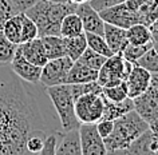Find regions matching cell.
Listing matches in <instances>:
<instances>
[{"label":"cell","mask_w":158,"mask_h":155,"mask_svg":"<svg viewBox=\"0 0 158 155\" xmlns=\"http://www.w3.org/2000/svg\"><path fill=\"white\" fill-rule=\"evenodd\" d=\"M157 155H158V151H157Z\"/></svg>","instance_id":"46"},{"label":"cell","mask_w":158,"mask_h":155,"mask_svg":"<svg viewBox=\"0 0 158 155\" xmlns=\"http://www.w3.org/2000/svg\"><path fill=\"white\" fill-rule=\"evenodd\" d=\"M103 94L89 92L75 99V114L79 123H97L103 116Z\"/></svg>","instance_id":"6"},{"label":"cell","mask_w":158,"mask_h":155,"mask_svg":"<svg viewBox=\"0 0 158 155\" xmlns=\"http://www.w3.org/2000/svg\"><path fill=\"white\" fill-rule=\"evenodd\" d=\"M44 130L40 108L12 68L0 66V155H23L32 133Z\"/></svg>","instance_id":"1"},{"label":"cell","mask_w":158,"mask_h":155,"mask_svg":"<svg viewBox=\"0 0 158 155\" xmlns=\"http://www.w3.org/2000/svg\"><path fill=\"white\" fill-rule=\"evenodd\" d=\"M47 2H51V3H66L69 0H47Z\"/></svg>","instance_id":"45"},{"label":"cell","mask_w":158,"mask_h":155,"mask_svg":"<svg viewBox=\"0 0 158 155\" xmlns=\"http://www.w3.org/2000/svg\"><path fill=\"white\" fill-rule=\"evenodd\" d=\"M153 47V42L152 43H148V44H141V46H135V44H129L125 47L123 51H122V56H123L125 60L127 62H131V63H135L138 59H139L142 55L146 54L148 51Z\"/></svg>","instance_id":"29"},{"label":"cell","mask_w":158,"mask_h":155,"mask_svg":"<svg viewBox=\"0 0 158 155\" xmlns=\"http://www.w3.org/2000/svg\"><path fill=\"white\" fill-rule=\"evenodd\" d=\"M75 12H77L79 15V18L82 19L85 32H93V34H98V35H102V36H103L105 20L102 19L99 12L93 8L89 2L78 4Z\"/></svg>","instance_id":"13"},{"label":"cell","mask_w":158,"mask_h":155,"mask_svg":"<svg viewBox=\"0 0 158 155\" xmlns=\"http://www.w3.org/2000/svg\"><path fill=\"white\" fill-rule=\"evenodd\" d=\"M20 16H22V43L39 38L38 27L35 24V22L30 16H27L24 12H20Z\"/></svg>","instance_id":"31"},{"label":"cell","mask_w":158,"mask_h":155,"mask_svg":"<svg viewBox=\"0 0 158 155\" xmlns=\"http://www.w3.org/2000/svg\"><path fill=\"white\" fill-rule=\"evenodd\" d=\"M103 38L113 54H121L125 47L129 44L127 36H126V28L110 24V23H105Z\"/></svg>","instance_id":"17"},{"label":"cell","mask_w":158,"mask_h":155,"mask_svg":"<svg viewBox=\"0 0 158 155\" xmlns=\"http://www.w3.org/2000/svg\"><path fill=\"white\" fill-rule=\"evenodd\" d=\"M150 86H152L154 90L158 91V72L152 74V80H150Z\"/></svg>","instance_id":"42"},{"label":"cell","mask_w":158,"mask_h":155,"mask_svg":"<svg viewBox=\"0 0 158 155\" xmlns=\"http://www.w3.org/2000/svg\"><path fill=\"white\" fill-rule=\"evenodd\" d=\"M106 56H103V55H101V54H98L95 52V51H93L91 48H86V51L83 54H82V56L78 59L79 62H82L83 64L86 66H89V67H91V68L94 70H97V71H99L101 70V67L103 66V63L106 62ZM77 62V60H75Z\"/></svg>","instance_id":"30"},{"label":"cell","mask_w":158,"mask_h":155,"mask_svg":"<svg viewBox=\"0 0 158 155\" xmlns=\"http://www.w3.org/2000/svg\"><path fill=\"white\" fill-rule=\"evenodd\" d=\"M134 63L125 60L122 54H113L111 56L106 59L103 66L98 71L97 82L102 87L115 86L125 82L127 75L133 68Z\"/></svg>","instance_id":"5"},{"label":"cell","mask_w":158,"mask_h":155,"mask_svg":"<svg viewBox=\"0 0 158 155\" xmlns=\"http://www.w3.org/2000/svg\"><path fill=\"white\" fill-rule=\"evenodd\" d=\"M149 28H150V32H152L153 40H157V39H158V19H157V20H154L152 24L149 26Z\"/></svg>","instance_id":"40"},{"label":"cell","mask_w":158,"mask_h":155,"mask_svg":"<svg viewBox=\"0 0 158 155\" xmlns=\"http://www.w3.org/2000/svg\"><path fill=\"white\" fill-rule=\"evenodd\" d=\"M77 6L70 2L51 3L47 0H38L26 11V15L35 22L39 38L48 35H60V23L66 15L75 12Z\"/></svg>","instance_id":"2"},{"label":"cell","mask_w":158,"mask_h":155,"mask_svg":"<svg viewBox=\"0 0 158 155\" xmlns=\"http://www.w3.org/2000/svg\"><path fill=\"white\" fill-rule=\"evenodd\" d=\"M10 67L12 68V71L18 75L20 79H23L27 83H31V84H38L40 83V74H42V67L35 66L31 62H28L27 59L23 56L20 50H16V54L11 62Z\"/></svg>","instance_id":"11"},{"label":"cell","mask_w":158,"mask_h":155,"mask_svg":"<svg viewBox=\"0 0 158 155\" xmlns=\"http://www.w3.org/2000/svg\"><path fill=\"white\" fill-rule=\"evenodd\" d=\"M60 141L56 146V155H82L81 138L79 130H69L63 134H59Z\"/></svg>","instance_id":"18"},{"label":"cell","mask_w":158,"mask_h":155,"mask_svg":"<svg viewBox=\"0 0 158 155\" xmlns=\"http://www.w3.org/2000/svg\"><path fill=\"white\" fill-rule=\"evenodd\" d=\"M126 4L139 15L141 23L150 26L158 19V0H125Z\"/></svg>","instance_id":"16"},{"label":"cell","mask_w":158,"mask_h":155,"mask_svg":"<svg viewBox=\"0 0 158 155\" xmlns=\"http://www.w3.org/2000/svg\"><path fill=\"white\" fill-rule=\"evenodd\" d=\"M69 2L73 3V4H75V6H78V4H82V3L89 2V0H69Z\"/></svg>","instance_id":"43"},{"label":"cell","mask_w":158,"mask_h":155,"mask_svg":"<svg viewBox=\"0 0 158 155\" xmlns=\"http://www.w3.org/2000/svg\"><path fill=\"white\" fill-rule=\"evenodd\" d=\"M158 151V141L153 137L152 130L145 131L138 137L127 149L123 150L122 155H138V154H156Z\"/></svg>","instance_id":"15"},{"label":"cell","mask_w":158,"mask_h":155,"mask_svg":"<svg viewBox=\"0 0 158 155\" xmlns=\"http://www.w3.org/2000/svg\"><path fill=\"white\" fill-rule=\"evenodd\" d=\"M85 34H86V40H87L89 48H91L93 51L103 55V56H106V58L111 56L113 52H111V50L109 48L107 43H106L105 38L102 36V35L93 34V32H85Z\"/></svg>","instance_id":"27"},{"label":"cell","mask_w":158,"mask_h":155,"mask_svg":"<svg viewBox=\"0 0 158 155\" xmlns=\"http://www.w3.org/2000/svg\"><path fill=\"white\" fill-rule=\"evenodd\" d=\"M15 12L12 2L11 0H0V31H2L3 26H4L6 20L10 16H12Z\"/></svg>","instance_id":"36"},{"label":"cell","mask_w":158,"mask_h":155,"mask_svg":"<svg viewBox=\"0 0 158 155\" xmlns=\"http://www.w3.org/2000/svg\"><path fill=\"white\" fill-rule=\"evenodd\" d=\"M18 44H15L6 38L3 31H0V66H10L16 54Z\"/></svg>","instance_id":"26"},{"label":"cell","mask_w":158,"mask_h":155,"mask_svg":"<svg viewBox=\"0 0 158 155\" xmlns=\"http://www.w3.org/2000/svg\"><path fill=\"white\" fill-rule=\"evenodd\" d=\"M15 12H26L30 7H32L38 0H11Z\"/></svg>","instance_id":"39"},{"label":"cell","mask_w":158,"mask_h":155,"mask_svg":"<svg viewBox=\"0 0 158 155\" xmlns=\"http://www.w3.org/2000/svg\"><path fill=\"white\" fill-rule=\"evenodd\" d=\"M99 15L105 20V23L115 24L118 27H122V28H129L130 26L135 24V23H141L139 15L130 8L126 4V2L113 6L110 8L102 10L99 11Z\"/></svg>","instance_id":"9"},{"label":"cell","mask_w":158,"mask_h":155,"mask_svg":"<svg viewBox=\"0 0 158 155\" xmlns=\"http://www.w3.org/2000/svg\"><path fill=\"white\" fill-rule=\"evenodd\" d=\"M150 80H152V74L146 68L138 66L134 63L130 74L126 78V87H127L129 98H137L142 95L150 87Z\"/></svg>","instance_id":"12"},{"label":"cell","mask_w":158,"mask_h":155,"mask_svg":"<svg viewBox=\"0 0 158 155\" xmlns=\"http://www.w3.org/2000/svg\"><path fill=\"white\" fill-rule=\"evenodd\" d=\"M46 133L44 130H39V131H35L27 138V142H26V147H27V153L30 154H39L43 147V143H44V139H46Z\"/></svg>","instance_id":"33"},{"label":"cell","mask_w":158,"mask_h":155,"mask_svg":"<svg viewBox=\"0 0 158 155\" xmlns=\"http://www.w3.org/2000/svg\"><path fill=\"white\" fill-rule=\"evenodd\" d=\"M102 94L110 102H122L129 98L126 82H122L119 84L110 86V87H102Z\"/></svg>","instance_id":"28"},{"label":"cell","mask_w":158,"mask_h":155,"mask_svg":"<svg viewBox=\"0 0 158 155\" xmlns=\"http://www.w3.org/2000/svg\"><path fill=\"white\" fill-rule=\"evenodd\" d=\"M126 36H127V42L130 44H148V43L153 42L152 32H150L149 26L143 24V23H135V24L130 26L126 28Z\"/></svg>","instance_id":"21"},{"label":"cell","mask_w":158,"mask_h":155,"mask_svg":"<svg viewBox=\"0 0 158 155\" xmlns=\"http://www.w3.org/2000/svg\"><path fill=\"white\" fill-rule=\"evenodd\" d=\"M125 0H89V3L91 4V7L94 10H97L98 12L102 10L110 8L113 6H117L119 3H123Z\"/></svg>","instance_id":"38"},{"label":"cell","mask_w":158,"mask_h":155,"mask_svg":"<svg viewBox=\"0 0 158 155\" xmlns=\"http://www.w3.org/2000/svg\"><path fill=\"white\" fill-rule=\"evenodd\" d=\"M153 48L158 52V39H157V40H153Z\"/></svg>","instance_id":"44"},{"label":"cell","mask_w":158,"mask_h":155,"mask_svg":"<svg viewBox=\"0 0 158 155\" xmlns=\"http://www.w3.org/2000/svg\"><path fill=\"white\" fill-rule=\"evenodd\" d=\"M97 124V130H98V133H99V135L102 138H107L111 135L113 133V130H114V120H110V119H105V118H102L99 122H97L95 123Z\"/></svg>","instance_id":"37"},{"label":"cell","mask_w":158,"mask_h":155,"mask_svg":"<svg viewBox=\"0 0 158 155\" xmlns=\"http://www.w3.org/2000/svg\"><path fill=\"white\" fill-rule=\"evenodd\" d=\"M58 138H59V134H50V135H47L39 155H56Z\"/></svg>","instance_id":"35"},{"label":"cell","mask_w":158,"mask_h":155,"mask_svg":"<svg viewBox=\"0 0 158 155\" xmlns=\"http://www.w3.org/2000/svg\"><path fill=\"white\" fill-rule=\"evenodd\" d=\"M2 31L8 40H11L18 46L20 44L22 43V16H20V12L14 14L12 16H10L7 19Z\"/></svg>","instance_id":"25"},{"label":"cell","mask_w":158,"mask_h":155,"mask_svg":"<svg viewBox=\"0 0 158 155\" xmlns=\"http://www.w3.org/2000/svg\"><path fill=\"white\" fill-rule=\"evenodd\" d=\"M70 87H71V92H73L74 99L89 92H101L102 91V86L97 80L87 82V83H74V84H70Z\"/></svg>","instance_id":"34"},{"label":"cell","mask_w":158,"mask_h":155,"mask_svg":"<svg viewBox=\"0 0 158 155\" xmlns=\"http://www.w3.org/2000/svg\"><path fill=\"white\" fill-rule=\"evenodd\" d=\"M98 78V71L91 68V67L83 64L82 62H74L71 67L69 76H67V84H74V83H87L94 82Z\"/></svg>","instance_id":"19"},{"label":"cell","mask_w":158,"mask_h":155,"mask_svg":"<svg viewBox=\"0 0 158 155\" xmlns=\"http://www.w3.org/2000/svg\"><path fill=\"white\" fill-rule=\"evenodd\" d=\"M46 94L48 95L60 119L63 131L79 128V120L75 114V99L71 92L70 84H58L46 87Z\"/></svg>","instance_id":"4"},{"label":"cell","mask_w":158,"mask_h":155,"mask_svg":"<svg viewBox=\"0 0 158 155\" xmlns=\"http://www.w3.org/2000/svg\"><path fill=\"white\" fill-rule=\"evenodd\" d=\"M149 130V123L137 112L129 111L114 120V130L110 137L105 138L107 154H122L138 137Z\"/></svg>","instance_id":"3"},{"label":"cell","mask_w":158,"mask_h":155,"mask_svg":"<svg viewBox=\"0 0 158 155\" xmlns=\"http://www.w3.org/2000/svg\"><path fill=\"white\" fill-rule=\"evenodd\" d=\"M19 50H20L23 56L35 66L43 67L48 62V58H47L44 46H43V42L40 38H35L32 40L19 44Z\"/></svg>","instance_id":"14"},{"label":"cell","mask_w":158,"mask_h":155,"mask_svg":"<svg viewBox=\"0 0 158 155\" xmlns=\"http://www.w3.org/2000/svg\"><path fill=\"white\" fill-rule=\"evenodd\" d=\"M40 39L43 42V46H44L48 60L66 56V47L63 36H60V35H48V36H43Z\"/></svg>","instance_id":"23"},{"label":"cell","mask_w":158,"mask_h":155,"mask_svg":"<svg viewBox=\"0 0 158 155\" xmlns=\"http://www.w3.org/2000/svg\"><path fill=\"white\" fill-rule=\"evenodd\" d=\"M103 116L105 119H110V120H115V119L121 118L122 115L127 114L129 111L134 110V102L131 98H127L122 102H110L103 96Z\"/></svg>","instance_id":"20"},{"label":"cell","mask_w":158,"mask_h":155,"mask_svg":"<svg viewBox=\"0 0 158 155\" xmlns=\"http://www.w3.org/2000/svg\"><path fill=\"white\" fill-rule=\"evenodd\" d=\"M74 64L69 56H62L56 59H50L44 66L42 67L40 83L46 87L64 84L67 82V76Z\"/></svg>","instance_id":"7"},{"label":"cell","mask_w":158,"mask_h":155,"mask_svg":"<svg viewBox=\"0 0 158 155\" xmlns=\"http://www.w3.org/2000/svg\"><path fill=\"white\" fill-rule=\"evenodd\" d=\"M85 34L83 23L77 12H71L63 18L60 23V36L70 38V36H78V35Z\"/></svg>","instance_id":"22"},{"label":"cell","mask_w":158,"mask_h":155,"mask_svg":"<svg viewBox=\"0 0 158 155\" xmlns=\"http://www.w3.org/2000/svg\"><path fill=\"white\" fill-rule=\"evenodd\" d=\"M133 102H134V110L149 124L158 119V91L154 90L152 86L142 95L134 98Z\"/></svg>","instance_id":"10"},{"label":"cell","mask_w":158,"mask_h":155,"mask_svg":"<svg viewBox=\"0 0 158 155\" xmlns=\"http://www.w3.org/2000/svg\"><path fill=\"white\" fill-rule=\"evenodd\" d=\"M135 64L146 68L150 74L158 72V52L152 47L148 52L143 54L139 59H138L135 62Z\"/></svg>","instance_id":"32"},{"label":"cell","mask_w":158,"mask_h":155,"mask_svg":"<svg viewBox=\"0 0 158 155\" xmlns=\"http://www.w3.org/2000/svg\"><path fill=\"white\" fill-rule=\"evenodd\" d=\"M82 155H106L107 150L103 138L99 135L95 123H81L79 124Z\"/></svg>","instance_id":"8"},{"label":"cell","mask_w":158,"mask_h":155,"mask_svg":"<svg viewBox=\"0 0 158 155\" xmlns=\"http://www.w3.org/2000/svg\"><path fill=\"white\" fill-rule=\"evenodd\" d=\"M64 39L66 47V56H69L71 60H78L82 56V54L87 48V40H86V34L78 35V36L63 38Z\"/></svg>","instance_id":"24"},{"label":"cell","mask_w":158,"mask_h":155,"mask_svg":"<svg viewBox=\"0 0 158 155\" xmlns=\"http://www.w3.org/2000/svg\"><path fill=\"white\" fill-rule=\"evenodd\" d=\"M149 128L152 130L153 137L158 141V119H157V120H154L153 123H150V124H149Z\"/></svg>","instance_id":"41"}]
</instances>
